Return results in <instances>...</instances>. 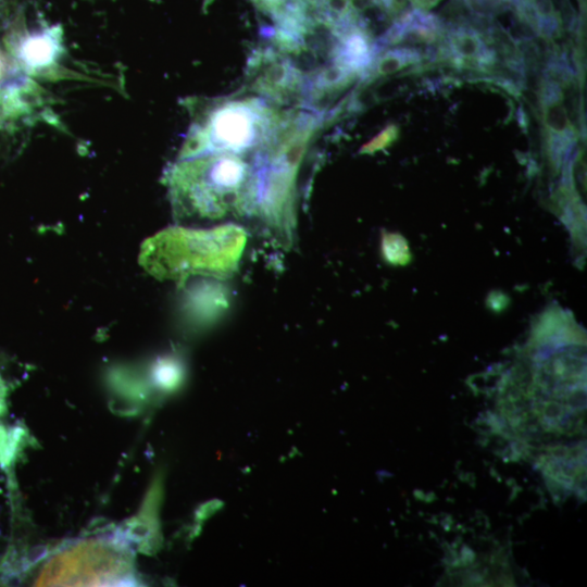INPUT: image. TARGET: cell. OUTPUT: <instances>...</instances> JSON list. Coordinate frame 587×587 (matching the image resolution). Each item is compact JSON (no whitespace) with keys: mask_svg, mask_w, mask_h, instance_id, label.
I'll list each match as a JSON object with an SVG mask.
<instances>
[{"mask_svg":"<svg viewBox=\"0 0 587 587\" xmlns=\"http://www.w3.org/2000/svg\"><path fill=\"white\" fill-rule=\"evenodd\" d=\"M3 74H4V59L0 51V79L2 78Z\"/></svg>","mask_w":587,"mask_h":587,"instance_id":"obj_13","label":"cell"},{"mask_svg":"<svg viewBox=\"0 0 587 587\" xmlns=\"http://www.w3.org/2000/svg\"><path fill=\"white\" fill-rule=\"evenodd\" d=\"M167 185L180 224H211L252 211L254 168L235 153L180 159L168 172Z\"/></svg>","mask_w":587,"mask_h":587,"instance_id":"obj_1","label":"cell"},{"mask_svg":"<svg viewBox=\"0 0 587 587\" xmlns=\"http://www.w3.org/2000/svg\"><path fill=\"white\" fill-rule=\"evenodd\" d=\"M155 383L167 390L175 388L180 380V369L171 360H162L154 367Z\"/></svg>","mask_w":587,"mask_h":587,"instance_id":"obj_8","label":"cell"},{"mask_svg":"<svg viewBox=\"0 0 587 587\" xmlns=\"http://www.w3.org/2000/svg\"><path fill=\"white\" fill-rule=\"evenodd\" d=\"M5 394H7L5 385H4L3 379L0 376V415L4 414L7 411L5 400H4Z\"/></svg>","mask_w":587,"mask_h":587,"instance_id":"obj_12","label":"cell"},{"mask_svg":"<svg viewBox=\"0 0 587 587\" xmlns=\"http://www.w3.org/2000/svg\"><path fill=\"white\" fill-rule=\"evenodd\" d=\"M60 35L61 30L57 26L13 35L11 39L13 54L27 71L45 70L55 62L60 53Z\"/></svg>","mask_w":587,"mask_h":587,"instance_id":"obj_5","label":"cell"},{"mask_svg":"<svg viewBox=\"0 0 587 587\" xmlns=\"http://www.w3.org/2000/svg\"><path fill=\"white\" fill-rule=\"evenodd\" d=\"M538 98L544 137L548 150L553 158L558 159L574 145L579 132L575 129L567 116L559 83L544 76L540 80Z\"/></svg>","mask_w":587,"mask_h":587,"instance_id":"obj_4","label":"cell"},{"mask_svg":"<svg viewBox=\"0 0 587 587\" xmlns=\"http://www.w3.org/2000/svg\"><path fill=\"white\" fill-rule=\"evenodd\" d=\"M22 437V428L14 427L10 433L0 424V463L9 465L16 453Z\"/></svg>","mask_w":587,"mask_h":587,"instance_id":"obj_7","label":"cell"},{"mask_svg":"<svg viewBox=\"0 0 587 587\" xmlns=\"http://www.w3.org/2000/svg\"><path fill=\"white\" fill-rule=\"evenodd\" d=\"M471 11L490 16L512 4L513 0H463Z\"/></svg>","mask_w":587,"mask_h":587,"instance_id":"obj_9","label":"cell"},{"mask_svg":"<svg viewBox=\"0 0 587 587\" xmlns=\"http://www.w3.org/2000/svg\"><path fill=\"white\" fill-rule=\"evenodd\" d=\"M429 57L415 47L400 46L382 54L373 64L369 76L371 79L383 75L394 74L411 65L422 64L424 59Z\"/></svg>","mask_w":587,"mask_h":587,"instance_id":"obj_6","label":"cell"},{"mask_svg":"<svg viewBox=\"0 0 587 587\" xmlns=\"http://www.w3.org/2000/svg\"><path fill=\"white\" fill-rule=\"evenodd\" d=\"M222 507V502L220 501H211V502H208L205 503L204 505H202L198 512V516L201 519V520H205L207 517H209L211 514H213L217 509H220Z\"/></svg>","mask_w":587,"mask_h":587,"instance_id":"obj_10","label":"cell"},{"mask_svg":"<svg viewBox=\"0 0 587 587\" xmlns=\"http://www.w3.org/2000/svg\"><path fill=\"white\" fill-rule=\"evenodd\" d=\"M130 553L123 536L68 546L47 562L36 586H116L134 583Z\"/></svg>","mask_w":587,"mask_h":587,"instance_id":"obj_3","label":"cell"},{"mask_svg":"<svg viewBox=\"0 0 587 587\" xmlns=\"http://www.w3.org/2000/svg\"><path fill=\"white\" fill-rule=\"evenodd\" d=\"M274 122L275 115L259 101L225 102L192 126L180 159L216 152H249L264 143Z\"/></svg>","mask_w":587,"mask_h":587,"instance_id":"obj_2","label":"cell"},{"mask_svg":"<svg viewBox=\"0 0 587 587\" xmlns=\"http://www.w3.org/2000/svg\"><path fill=\"white\" fill-rule=\"evenodd\" d=\"M441 0H410L414 9L426 11L437 5Z\"/></svg>","mask_w":587,"mask_h":587,"instance_id":"obj_11","label":"cell"}]
</instances>
